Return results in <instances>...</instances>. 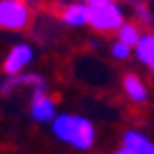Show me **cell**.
I'll return each mask as SVG.
<instances>
[{"label": "cell", "instance_id": "6da1fadb", "mask_svg": "<svg viewBox=\"0 0 154 154\" xmlns=\"http://www.w3.org/2000/svg\"><path fill=\"white\" fill-rule=\"evenodd\" d=\"M53 134L58 136L60 140L74 145L76 149H88L92 147L94 143V127L88 117H81V115H58L53 120Z\"/></svg>", "mask_w": 154, "mask_h": 154}, {"label": "cell", "instance_id": "7a4b0ae2", "mask_svg": "<svg viewBox=\"0 0 154 154\" xmlns=\"http://www.w3.org/2000/svg\"><path fill=\"white\" fill-rule=\"evenodd\" d=\"M32 21V12L26 0H0V30L19 32Z\"/></svg>", "mask_w": 154, "mask_h": 154}, {"label": "cell", "instance_id": "3957f363", "mask_svg": "<svg viewBox=\"0 0 154 154\" xmlns=\"http://www.w3.org/2000/svg\"><path fill=\"white\" fill-rule=\"evenodd\" d=\"M124 12L117 2H106V5L90 7V23L88 26L97 32H117L124 26Z\"/></svg>", "mask_w": 154, "mask_h": 154}, {"label": "cell", "instance_id": "277c9868", "mask_svg": "<svg viewBox=\"0 0 154 154\" xmlns=\"http://www.w3.org/2000/svg\"><path fill=\"white\" fill-rule=\"evenodd\" d=\"M32 46L30 44H14L7 53L5 62H2V71H5V76H16L21 71L26 69L28 64L32 62Z\"/></svg>", "mask_w": 154, "mask_h": 154}, {"label": "cell", "instance_id": "5b68a950", "mask_svg": "<svg viewBox=\"0 0 154 154\" xmlns=\"http://www.w3.org/2000/svg\"><path fill=\"white\" fill-rule=\"evenodd\" d=\"M30 113L37 122H53L55 120V101L46 94V90H35L30 101Z\"/></svg>", "mask_w": 154, "mask_h": 154}, {"label": "cell", "instance_id": "8992f818", "mask_svg": "<svg viewBox=\"0 0 154 154\" xmlns=\"http://www.w3.org/2000/svg\"><path fill=\"white\" fill-rule=\"evenodd\" d=\"M60 19H62L64 26L69 28H81L90 23V5L88 2H67L60 12Z\"/></svg>", "mask_w": 154, "mask_h": 154}, {"label": "cell", "instance_id": "52a82bcc", "mask_svg": "<svg viewBox=\"0 0 154 154\" xmlns=\"http://www.w3.org/2000/svg\"><path fill=\"white\" fill-rule=\"evenodd\" d=\"M23 85H30L32 90H46V81L39 74H26L21 71L16 76H7L2 83H0V92H12L14 88H23Z\"/></svg>", "mask_w": 154, "mask_h": 154}, {"label": "cell", "instance_id": "ba28073f", "mask_svg": "<svg viewBox=\"0 0 154 154\" xmlns=\"http://www.w3.org/2000/svg\"><path fill=\"white\" fill-rule=\"evenodd\" d=\"M122 88H124V94L134 103H145L149 99L147 85L143 83V78L138 76V74H127V76L122 78Z\"/></svg>", "mask_w": 154, "mask_h": 154}, {"label": "cell", "instance_id": "9c48e42d", "mask_svg": "<svg viewBox=\"0 0 154 154\" xmlns=\"http://www.w3.org/2000/svg\"><path fill=\"white\" fill-rule=\"evenodd\" d=\"M134 55L140 64H154V32H143L138 44L134 46Z\"/></svg>", "mask_w": 154, "mask_h": 154}, {"label": "cell", "instance_id": "30bf717a", "mask_svg": "<svg viewBox=\"0 0 154 154\" xmlns=\"http://www.w3.org/2000/svg\"><path fill=\"white\" fill-rule=\"evenodd\" d=\"M124 147L134 149L136 154H154V143L147 140L138 131H127L124 134Z\"/></svg>", "mask_w": 154, "mask_h": 154}, {"label": "cell", "instance_id": "8fae6325", "mask_svg": "<svg viewBox=\"0 0 154 154\" xmlns=\"http://www.w3.org/2000/svg\"><path fill=\"white\" fill-rule=\"evenodd\" d=\"M140 35H143V30L138 28V23H134V21H124V26L115 32V37L120 39V42H124V44H129L131 48L138 44Z\"/></svg>", "mask_w": 154, "mask_h": 154}, {"label": "cell", "instance_id": "7c38bea8", "mask_svg": "<svg viewBox=\"0 0 154 154\" xmlns=\"http://www.w3.org/2000/svg\"><path fill=\"white\" fill-rule=\"evenodd\" d=\"M134 53V48L129 44H124V42H120V39H115L113 42V46H110V55L117 60H129V55Z\"/></svg>", "mask_w": 154, "mask_h": 154}, {"label": "cell", "instance_id": "4fadbf2b", "mask_svg": "<svg viewBox=\"0 0 154 154\" xmlns=\"http://www.w3.org/2000/svg\"><path fill=\"white\" fill-rule=\"evenodd\" d=\"M90 7H97V5H106V2H120V0H85Z\"/></svg>", "mask_w": 154, "mask_h": 154}, {"label": "cell", "instance_id": "5bb4252c", "mask_svg": "<svg viewBox=\"0 0 154 154\" xmlns=\"http://www.w3.org/2000/svg\"><path fill=\"white\" fill-rule=\"evenodd\" d=\"M115 154H136V152H134V149H129V147H122V149H117Z\"/></svg>", "mask_w": 154, "mask_h": 154}, {"label": "cell", "instance_id": "9a60e30c", "mask_svg": "<svg viewBox=\"0 0 154 154\" xmlns=\"http://www.w3.org/2000/svg\"><path fill=\"white\" fill-rule=\"evenodd\" d=\"M149 69H152V74H154V64H152V67H149Z\"/></svg>", "mask_w": 154, "mask_h": 154}]
</instances>
